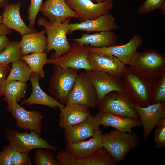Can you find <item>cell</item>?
<instances>
[{"label": "cell", "instance_id": "6da1fadb", "mask_svg": "<svg viewBox=\"0 0 165 165\" xmlns=\"http://www.w3.org/2000/svg\"><path fill=\"white\" fill-rule=\"evenodd\" d=\"M127 65L133 72L151 81L165 72V56L154 46L150 50L137 51Z\"/></svg>", "mask_w": 165, "mask_h": 165}, {"label": "cell", "instance_id": "7a4b0ae2", "mask_svg": "<svg viewBox=\"0 0 165 165\" xmlns=\"http://www.w3.org/2000/svg\"><path fill=\"white\" fill-rule=\"evenodd\" d=\"M71 19V18H67L63 22L56 20L51 22L42 17L38 19V25L45 28L47 35V43L45 52L47 53L52 50L55 51L50 58L59 57L71 49V46L67 38Z\"/></svg>", "mask_w": 165, "mask_h": 165}, {"label": "cell", "instance_id": "3957f363", "mask_svg": "<svg viewBox=\"0 0 165 165\" xmlns=\"http://www.w3.org/2000/svg\"><path fill=\"white\" fill-rule=\"evenodd\" d=\"M121 78L125 94L135 104L142 107L151 104V81L136 74L125 66Z\"/></svg>", "mask_w": 165, "mask_h": 165}, {"label": "cell", "instance_id": "277c9868", "mask_svg": "<svg viewBox=\"0 0 165 165\" xmlns=\"http://www.w3.org/2000/svg\"><path fill=\"white\" fill-rule=\"evenodd\" d=\"M102 140L103 147L118 163L139 143L138 136L136 134L116 130L102 134Z\"/></svg>", "mask_w": 165, "mask_h": 165}, {"label": "cell", "instance_id": "5b68a950", "mask_svg": "<svg viewBox=\"0 0 165 165\" xmlns=\"http://www.w3.org/2000/svg\"><path fill=\"white\" fill-rule=\"evenodd\" d=\"M80 69L54 66L50 78L49 91L60 102L65 104Z\"/></svg>", "mask_w": 165, "mask_h": 165}, {"label": "cell", "instance_id": "8992f818", "mask_svg": "<svg viewBox=\"0 0 165 165\" xmlns=\"http://www.w3.org/2000/svg\"><path fill=\"white\" fill-rule=\"evenodd\" d=\"M134 104L125 93L113 91L99 101L97 107L99 112L139 119Z\"/></svg>", "mask_w": 165, "mask_h": 165}, {"label": "cell", "instance_id": "52a82bcc", "mask_svg": "<svg viewBox=\"0 0 165 165\" xmlns=\"http://www.w3.org/2000/svg\"><path fill=\"white\" fill-rule=\"evenodd\" d=\"M40 135L34 131L22 133L9 127H6L5 131V137L15 151L30 152L33 149L38 148L57 151V146L50 144Z\"/></svg>", "mask_w": 165, "mask_h": 165}, {"label": "cell", "instance_id": "ba28073f", "mask_svg": "<svg viewBox=\"0 0 165 165\" xmlns=\"http://www.w3.org/2000/svg\"><path fill=\"white\" fill-rule=\"evenodd\" d=\"M98 102L96 90L86 73H78L66 104H77L94 108Z\"/></svg>", "mask_w": 165, "mask_h": 165}, {"label": "cell", "instance_id": "9c48e42d", "mask_svg": "<svg viewBox=\"0 0 165 165\" xmlns=\"http://www.w3.org/2000/svg\"><path fill=\"white\" fill-rule=\"evenodd\" d=\"M71 46L68 52L59 57L48 59L47 63L63 68L91 70L88 60L89 46L74 42Z\"/></svg>", "mask_w": 165, "mask_h": 165}, {"label": "cell", "instance_id": "30bf717a", "mask_svg": "<svg viewBox=\"0 0 165 165\" xmlns=\"http://www.w3.org/2000/svg\"><path fill=\"white\" fill-rule=\"evenodd\" d=\"M85 73L96 90L99 101L112 91L125 93L121 78L106 72L92 70L86 71Z\"/></svg>", "mask_w": 165, "mask_h": 165}, {"label": "cell", "instance_id": "8fae6325", "mask_svg": "<svg viewBox=\"0 0 165 165\" xmlns=\"http://www.w3.org/2000/svg\"><path fill=\"white\" fill-rule=\"evenodd\" d=\"M6 102L7 105L6 109L16 119L18 128L29 130L41 134L43 116L40 112L35 110L28 111L16 101Z\"/></svg>", "mask_w": 165, "mask_h": 165}, {"label": "cell", "instance_id": "7c38bea8", "mask_svg": "<svg viewBox=\"0 0 165 165\" xmlns=\"http://www.w3.org/2000/svg\"><path fill=\"white\" fill-rule=\"evenodd\" d=\"M79 16V23L96 19L113 7V0L94 3L91 0H64Z\"/></svg>", "mask_w": 165, "mask_h": 165}, {"label": "cell", "instance_id": "4fadbf2b", "mask_svg": "<svg viewBox=\"0 0 165 165\" xmlns=\"http://www.w3.org/2000/svg\"><path fill=\"white\" fill-rule=\"evenodd\" d=\"M134 105L143 127V140L146 141L159 122L165 118V102L151 103L145 107Z\"/></svg>", "mask_w": 165, "mask_h": 165}, {"label": "cell", "instance_id": "5bb4252c", "mask_svg": "<svg viewBox=\"0 0 165 165\" xmlns=\"http://www.w3.org/2000/svg\"><path fill=\"white\" fill-rule=\"evenodd\" d=\"M55 157L58 165H116L118 163L104 147L87 158L75 157L65 150H61Z\"/></svg>", "mask_w": 165, "mask_h": 165}, {"label": "cell", "instance_id": "9a60e30c", "mask_svg": "<svg viewBox=\"0 0 165 165\" xmlns=\"http://www.w3.org/2000/svg\"><path fill=\"white\" fill-rule=\"evenodd\" d=\"M88 60L92 70L106 72L120 78L126 66L116 57L101 52H89Z\"/></svg>", "mask_w": 165, "mask_h": 165}, {"label": "cell", "instance_id": "2e32d148", "mask_svg": "<svg viewBox=\"0 0 165 165\" xmlns=\"http://www.w3.org/2000/svg\"><path fill=\"white\" fill-rule=\"evenodd\" d=\"M142 43V37L137 34L134 35L129 42L125 44L100 48L89 46V52H101L112 55L126 65L129 63Z\"/></svg>", "mask_w": 165, "mask_h": 165}, {"label": "cell", "instance_id": "e0dca14e", "mask_svg": "<svg viewBox=\"0 0 165 165\" xmlns=\"http://www.w3.org/2000/svg\"><path fill=\"white\" fill-rule=\"evenodd\" d=\"M99 126L95 116L91 115L84 121L64 129L65 141L67 144L74 143L92 137Z\"/></svg>", "mask_w": 165, "mask_h": 165}, {"label": "cell", "instance_id": "ac0fdd59", "mask_svg": "<svg viewBox=\"0 0 165 165\" xmlns=\"http://www.w3.org/2000/svg\"><path fill=\"white\" fill-rule=\"evenodd\" d=\"M119 28L115 18L108 11L94 20L81 23H70L68 33L71 34L77 30L84 31L88 33L112 31Z\"/></svg>", "mask_w": 165, "mask_h": 165}, {"label": "cell", "instance_id": "d6986e66", "mask_svg": "<svg viewBox=\"0 0 165 165\" xmlns=\"http://www.w3.org/2000/svg\"><path fill=\"white\" fill-rule=\"evenodd\" d=\"M103 147L102 134L99 129L95 131L94 136L89 140L67 144L64 150L75 157L85 158L91 156Z\"/></svg>", "mask_w": 165, "mask_h": 165}, {"label": "cell", "instance_id": "ffe728a7", "mask_svg": "<svg viewBox=\"0 0 165 165\" xmlns=\"http://www.w3.org/2000/svg\"><path fill=\"white\" fill-rule=\"evenodd\" d=\"M60 109L59 125L64 129L84 121L91 115L88 107L79 104H66Z\"/></svg>", "mask_w": 165, "mask_h": 165}, {"label": "cell", "instance_id": "44dd1931", "mask_svg": "<svg viewBox=\"0 0 165 165\" xmlns=\"http://www.w3.org/2000/svg\"><path fill=\"white\" fill-rule=\"evenodd\" d=\"M50 22H64L67 18L79 19L78 15L71 9L64 0H46L42 3L39 10Z\"/></svg>", "mask_w": 165, "mask_h": 165}, {"label": "cell", "instance_id": "7402d4cb", "mask_svg": "<svg viewBox=\"0 0 165 165\" xmlns=\"http://www.w3.org/2000/svg\"><path fill=\"white\" fill-rule=\"evenodd\" d=\"M39 78L40 76L37 73H32L30 79L32 86L31 94L28 99L23 100L20 105L38 104L53 108L57 107L60 108L63 107L64 106L63 104L42 90L39 84Z\"/></svg>", "mask_w": 165, "mask_h": 165}, {"label": "cell", "instance_id": "603a6c76", "mask_svg": "<svg viewBox=\"0 0 165 165\" xmlns=\"http://www.w3.org/2000/svg\"><path fill=\"white\" fill-rule=\"evenodd\" d=\"M21 4H8L4 8L2 23L8 28L13 29L22 36L24 34L37 32L27 26L20 15Z\"/></svg>", "mask_w": 165, "mask_h": 165}, {"label": "cell", "instance_id": "cb8c5ba5", "mask_svg": "<svg viewBox=\"0 0 165 165\" xmlns=\"http://www.w3.org/2000/svg\"><path fill=\"white\" fill-rule=\"evenodd\" d=\"M95 116L99 126L105 127H111L121 132H131L133 128L141 127L139 119L100 112Z\"/></svg>", "mask_w": 165, "mask_h": 165}, {"label": "cell", "instance_id": "d4e9b609", "mask_svg": "<svg viewBox=\"0 0 165 165\" xmlns=\"http://www.w3.org/2000/svg\"><path fill=\"white\" fill-rule=\"evenodd\" d=\"M118 35L112 31H102L92 34H83L81 37L72 40L82 45H90L91 47L100 48L116 45Z\"/></svg>", "mask_w": 165, "mask_h": 165}, {"label": "cell", "instance_id": "484cf974", "mask_svg": "<svg viewBox=\"0 0 165 165\" xmlns=\"http://www.w3.org/2000/svg\"><path fill=\"white\" fill-rule=\"evenodd\" d=\"M46 32L44 30L22 35L19 44L23 56L45 51L47 43Z\"/></svg>", "mask_w": 165, "mask_h": 165}, {"label": "cell", "instance_id": "4316f807", "mask_svg": "<svg viewBox=\"0 0 165 165\" xmlns=\"http://www.w3.org/2000/svg\"><path fill=\"white\" fill-rule=\"evenodd\" d=\"M33 72L28 64L21 59L12 63L6 82L17 80L26 82L30 80Z\"/></svg>", "mask_w": 165, "mask_h": 165}, {"label": "cell", "instance_id": "83f0119b", "mask_svg": "<svg viewBox=\"0 0 165 165\" xmlns=\"http://www.w3.org/2000/svg\"><path fill=\"white\" fill-rule=\"evenodd\" d=\"M26 82L17 80L6 82L5 90L4 100L6 101H14L17 102L25 96L28 89Z\"/></svg>", "mask_w": 165, "mask_h": 165}, {"label": "cell", "instance_id": "f1b7e54d", "mask_svg": "<svg viewBox=\"0 0 165 165\" xmlns=\"http://www.w3.org/2000/svg\"><path fill=\"white\" fill-rule=\"evenodd\" d=\"M21 59L28 64L33 72L37 73L42 78L45 77V72L43 67L47 63L48 59L47 55L45 52L23 55Z\"/></svg>", "mask_w": 165, "mask_h": 165}, {"label": "cell", "instance_id": "f546056e", "mask_svg": "<svg viewBox=\"0 0 165 165\" xmlns=\"http://www.w3.org/2000/svg\"><path fill=\"white\" fill-rule=\"evenodd\" d=\"M22 56L19 42H10L0 53V65H7L18 61Z\"/></svg>", "mask_w": 165, "mask_h": 165}, {"label": "cell", "instance_id": "4dcf8cb0", "mask_svg": "<svg viewBox=\"0 0 165 165\" xmlns=\"http://www.w3.org/2000/svg\"><path fill=\"white\" fill-rule=\"evenodd\" d=\"M151 103L165 102V72L151 81Z\"/></svg>", "mask_w": 165, "mask_h": 165}, {"label": "cell", "instance_id": "1f68e13d", "mask_svg": "<svg viewBox=\"0 0 165 165\" xmlns=\"http://www.w3.org/2000/svg\"><path fill=\"white\" fill-rule=\"evenodd\" d=\"M38 148L35 150L32 160L36 165H58L53 154L50 151Z\"/></svg>", "mask_w": 165, "mask_h": 165}, {"label": "cell", "instance_id": "d6a6232c", "mask_svg": "<svg viewBox=\"0 0 165 165\" xmlns=\"http://www.w3.org/2000/svg\"><path fill=\"white\" fill-rule=\"evenodd\" d=\"M43 0H30V3L28 9V19L29 20L28 27L34 29L35 20Z\"/></svg>", "mask_w": 165, "mask_h": 165}, {"label": "cell", "instance_id": "836d02e7", "mask_svg": "<svg viewBox=\"0 0 165 165\" xmlns=\"http://www.w3.org/2000/svg\"><path fill=\"white\" fill-rule=\"evenodd\" d=\"M154 133V142L156 148L160 149L165 146V118L158 123Z\"/></svg>", "mask_w": 165, "mask_h": 165}, {"label": "cell", "instance_id": "e575fe53", "mask_svg": "<svg viewBox=\"0 0 165 165\" xmlns=\"http://www.w3.org/2000/svg\"><path fill=\"white\" fill-rule=\"evenodd\" d=\"M165 0H146L140 6L138 11L140 14L150 13L153 11L160 9Z\"/></svg>", "mask_w": 165, "mask_h": 165}, {"label": "cell", "instance_id": "d590c367", "mask_svg": "<svg viewBox=\"0 0 165 165\" xmlns=\"http://www.w3.org/2000/svg\"><path fill=\"white\" fill-rule=\"evenodd\" d=\"M15 151L9 143L0 151V165H13Z\"/></svg>", "mask_w": 165, "mask_h": 165}, {"label": "cell", "instance_id": "8d00e7d4", "mask_svg": "<svg viewBox=\"0 0 165 165\" xmlns=\"http://www.w3.org/2000/svg\"><path fill=\"white\" fill-rule=\"evenodd\" d=\"M29 152L15 151L13 158V165H31Z\"/></svg>", "mask_w": 165, "mask_h": 165}, {"label": "cell", "instance_id": "74e56055", "mask_svg": "<svg viewBox=\"0 0 165 165\" xmlns=\"http://www.w3.org/2000/svg\"><path fill=\"white\" fill-rule=\"evenodd\" d=\"M11 68L8 65H0V97L4 95L6 79Z\"/></svg>", "mask_w": 165, "mask_h": 165}, {"label": "cell", "instance_id": "f35d334b", "mask_svg": "<svg viewBox=\"0 0 165 165\" xmlns=\"http://www.w3.org/2000/svg\"><path fill=\"white\" fill-rule=\"evenodd\" d=\"M10 42L6 35L0 36V53L4 49Z\"/></svg>", "mask_w": 165, "mask_h": 165}, {"label": "cell", "instance_id": "ab89813d", "mask_svg": "<svg viewBox=\"0 0 165 165\" xmlns=\"http://www.w3.org/2000/svg\"><path fill=\"white\" fill-rule=\"evenodd\" d=\"M12 32V29L7 27L2 23L0 24V36L10 34Z\"/></svg>", "mask_w": 165, "mask_h": 165}, {"label": "cell", "instance_id": "60d3db41", "mask_svg": "<svg viewBox=\"0 0 165 165\" xmlns=\"http://www.w3.org/2000/svg\"><path fill=\"white\" fill-rule=\"evenodd\" d=\"M8 4V0H0V8L4 7Z\"/></svg>", "mask_w": 165, "mask_h": 165}, {"label": "cell", "instance_id": "b9f144b4", "mask_svg": "<svg viewBox=\"0 0 165 165\" xmlns=\"http://www.w3.org/2000/svg\"><path fill=\"white\" fill-rule=\"evenodd\" d=\"M163 15L165 14V1L163 2L161 5L160 9Z\"/></svg>", "mask_w": 165, "mask_h": 165}, {"label": "cell", "instance_id": "7bdbcfd3", "mask_svg": "<svg viewBox=\"0 0 165 165\" xmlns=\"http://www.w3.org/2000/svg\"><path fill=\"white\" fill-rule=\"evenodd\" d=\"M92 1H95L97 3H101L105 2L106 0H91Z\"/></svg>", "mask_w": 165, "mask_h": 165}, {"label": "cell", "instance_id": "ee69618b", "mask_svg": "<svg viewBox=\"0 0 165 165\" xmlns=\"http://www.w3.org/2000/svg\"><path fill=\"white\" fill-rule=\"evenodd\" d=\"M2 15H0V24L2 23Z\"/></svg>", "mask_w": 165, "mask_h": 165}]
</instances>
